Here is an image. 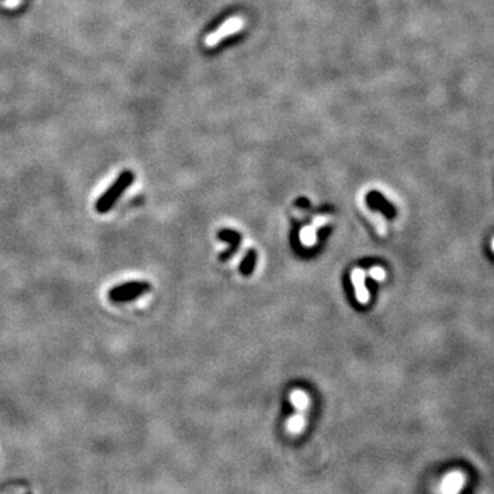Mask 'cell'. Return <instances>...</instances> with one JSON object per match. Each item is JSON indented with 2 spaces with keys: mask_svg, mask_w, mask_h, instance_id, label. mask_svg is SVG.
<instances>
[{
  "mask_svg": "<svg viewBox=\"0 0 494 494\" xmlns=\"http://www.w3.org/2000/svg\"><path fill=\"white\" fill-rule=\"evenodd\" d=\"M133 181H135V173L132 170H122L113 181V184L99 197L95 203V210L99 214L109 213L125 194V191L132 186Z\"/></svg>",
  "mask_w": 494,
  "mask_h": 494,
  "instance_id": "cell-1",
  "label": "cell"
},
{
  "mask_svg": "<svg viewBox=\"0 0 494 494\" xmlns=\"http://www.w3.org/2000/svg\"><path fill=\"white\" fill-rule=\"evenodd\" d=\"M290 401L294 406L296 413L290 417L287 422V432L290 435L298 436L301 435L302 431L305 430L306 424V413L310 406V398L306 393L301 389H296L290 394Z\"/></svg>",
  "mask_w": 494,
  "mask_h": 494,
  "instance_id": "cell-2",
  "label": "cell"
},
{
  "mask_svg": "<svg viewBox=\"0 0 494 494\" xmlns=\"http://www.w3.org/2000/svg\"><path fill=\"white\" fill-rule=\"evenodd\" d=\"M244 28H246V18H244V17H242V15H232V17H228V18H227L221 25L217 26L213 32L206 34L205 40H203V44H205L206 48H214V47H217L221 41H224L225 39H228L230 36H233V34H236L237 32L243 31Z\"/></svg>",
  "mask_w": 494,
  "mask_h": 494,
  "instance_id": "cell-3",
  "label": "cell"
},
{
  "mask_svg": "<svg viewBox=\"0 0 494 494\" xmlns=\"http://www.w3.org/2000/svg\"><path fill=\"white\" fill-rule=\"evenodd\" d=\"M150 289H151L150 283L133 280V282H127L114 286L113 289L109 290L107 296L113 303H127V302L135 301L141 296L147 294Z\"/></svg>",
  "mask_w": 494,
  "mask_h": 494,
  "instance_id": "cell-4",
  "label": "cell"
},
{
  "mask_svg": "<svg viewBox=\"0 0 494 494\" xmlns=\"http://www.w3.org/2000/svg\"><path fill=\"white\" fill-rule=\"evenodd\" d=\"M352 282L354 284V290H356V296H357V301L360 303H366L369 301V293L365 287V272L360 268H356V269L352 272Z\"/></svg>",
  "mask_w": 494,
  "mask_h": 494,
  "instance_id": "cell-5",
  "label": "cell"
},
{
  "mask_svg": "<svg viewBox=\"0 0 494 494\" xmlns=\"http://www.w3.org/2000/svg\"><path fill=\"white\" fill-rule=\"evenodd\" d=\"M326 221H327L326 218L320 217V218H317V221H316L315 227H305V228H303V230H302V232H301V240H302V243L306 244V246H312V244H315V242H316V228H317V227H320V225L324 224Z\"/></svg>",
  "mask_w": 494,
  "mask_h": 494,
  "instance_id": "cell-6",
  "label": "cell"
},
{
  "mask_svg": "<svg viewBox=\"0 0 494 494\" xmlns=\"http://www.w3.org/2000/svg\"><path fill=\"white\" fill-rule=\"evenodd\" d=\"M368 203L371 206H375V207H379L380 210L386 212L389 216H393V214H394V210L392 209V206L389 205V203L385 200V198H382L378 193L369 194V197H368Z\"/></svg>",
  "mask_w": 494,
  "mask_h": 494,
  "instance_id": "cell-7",
  "label": "cell"
},
{
  "mask_svg": "<svg viewBox=\"0 0 494 494\" xmlns=\"http://www.w3.org/2000/svg\"><path fill=\"white\" fill-rule=\"evenodd\" d=\"M253 266H254V254H253V251H251L250 254L246 257V260L243 261V265H242V272L243 273H249L251 269H253Z\"/></svg>",
  "mask_w": 494,
  "mask_h": 494,
  "instance_id": "cell-8",
  "label": "cell"
},
{
  "mask_svg": "<svg viewBox=\"0 0 494 494\" xmlns=\"http://www.w3.org/2000/svg\"><path fill=\"white\" fill-rule=\"evenodd\" d=\"M369 273H371V276H372L373 279H376V280H383L386 276V272L382 269L380 266H375V268H372V269L369 270Z\"/></svg>",
  "mask_w": 494,
  "mask_h": 494,
  "instance_id": "cell-9",
  "label": "cell"
},
{
  "mask_svg": "<svg viewBox=\"0 0 494 494\" xmlns=\"http://www.w3.org/2000/svg\"><path fill=\"white\" fill-rule=\"evenodd\" d=\"M493 249H494V240H493Z\"/></svg>",
  "mask_w": 494,
  "mask_h": 494,
  "instance_id": "cell-10",
  "label": "cell"
}]
</instances>
